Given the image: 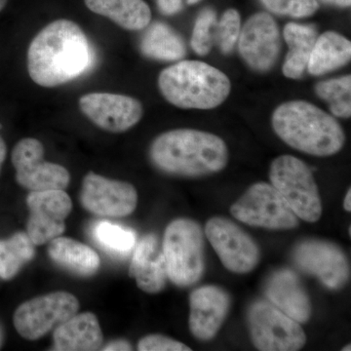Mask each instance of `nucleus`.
I'll return each mask as SVG.
<instances>
[{"label": "nucleus", "instance_id": "obj_1", "mask_svg": "<svg viewBox=\"0 0 351 351\" xmlns=\"http://www.w3.org/2000/svg\"><path fill=\"white\" fill-rule=\"evenodd\" d=\"M95 56L80 25L73 21L57 20L32 39L27 50V71L39 86L56 87L89 71Z\"/></svg>", "mask_w": 351, "mask_h": 351}, {"label": "nucleus", "instance_id": "obj_2", "mask_svg": "<svg viewBox=\"0 0 351 351\" xmlns=\"http://www.w3.org/2000/svg\"><path fill=\"white\" fill-rule=\"evenodd\" d=\"M149 157L156 167L167 174L201 177L225 169L228 149L223 138L195 129H176L152 142Z\"/></svg>", "mask_w": 351, "mask_h": 351}, {"label": "nucleus", "instance_id": "obj_3", "mask_svg": "<svg viewBox=\"0 0 351 351\" xmlns=\"http://www.w3.org/2000/svg\"><path fill=\"white\" fill-rule=\"evenodd\" d=\"M271 123L284 143L311 156H334L345 145L346 134L341 124L308 101L281 104L272 114Z\"/></svg>", "mask_w": 351, "mask_h": 351}, {"label": "nucleus", "instance_id": "obj_4", "mask_svg": "<svg viewBox=\"0 0 351 351\" xmlns=\"http://www.w3.org/2000/svg\"><path fill=\"white\" fill-rule=\"evenodd\" d=\"M161 94L173 106L186 110H212L230 96L232 83L223 71L200 61H182L161 71Z\"/></svg>", "mask_w": 351, "mask_h": 351}, {"label": "nucleus", "instance_id": "obj_5", "mask_svg": "<svg viewBox=\"0 0 351 351\" xmlns=\"http://www.w3.org/2000/svg\"><path fill=\"white\" fill-rule=\"evenodd\" d=\"M162 252L168 278L179 287L200 280L205 269L204 234L191 219H177L164 232Z\"/></svg>", "mask_w": 351, "mask_h": 351}, {"label": "nucleus", "instance_id": "obj_6", "mask_svg": "<svg viewBox=\"0 0 351 351\" xmlns=\"http://www.w3.org/2000/svg\"><path fill=\"white\" fill-rule=\"evenodd\" d=\"M269 179L298 218L308 223L319 221V191L311 168L304 161L292 156L277 157L270 165Z\"/></svg>", "mask_w": 351, "mask_h": 351}, {"label": "nucleus", "instance_id": "obj_7", "mask_svg": "<svg viewBox=\"0 0 351 351\" xmlns=\"http://www.w3.org/2000/svg\"><path fill=\"white\" fill-rule=\"evenodd\" d=\"M254 346L262 351H295L306 343L301 323L267 301L254 302L248 311Z\"/></svg>", "mask_w": 351, "mask_h": 351}, {"label": "nucleus", "instance_id": "obj_8", "mask_svg": "<svg viewBox=\"0 0 351 351\" xmlns=\"http://www.w3.org/2000/svg\"><path fill=\"white\" fill-rule=\"evenodd\" d=\"M235 219L267 230H292L299 226L288 203L271 184L257 182L230 207Z\"/></svg>", "mask_w": 351, "mask_h": 351}, {"label": "nucleus", "instance_id": "obj_9", "mask_svg": "<svg viewBox=\"0 0 351 351\" xmlns=\"http://www.w3.org/2000/svg\"><path fill=\"white\" fill-rule=\"evenodd\" d=\"M80 302L69 292H53L34 298L18 307L14 326L23 338L36 341L73 317Z\"/></svg>", "mask_w": 351, "mask_h": 351}, {"label": "nucleus", "instance_id": "obj_10", "mask_svg": "<svg viewBox=\"0 0 351 351\" xmlns=\"http://www.w3.org/2000/svg\"><path fill=\"white\" fill-rule=\"evenodd\" d=\"M292 258L298 269L316 277L330 290H339L350 280L348 258L338 245L332 242L304 240L295 245Z\"/></svg>", "mask_w": 351, "mask_h": 351}, {"label": "nucleus", "instance_id": "obj_11", "mask_svg": "<svg viewBox=\"0 0 351 351\" xmlns=\"http://www.w3.org/2000/svg\"><path fill=\"white\" fill-rule=\"evenodd\" d=\"M205 234L221 263L230 271L248 274L260 262L261 253L257 243L230 219L221 217L210 219L205 228Z\"/></svg>", "mask_w": 351, "mask_h": 351}, {"label": "nucleus", "instance_id": "obj_12", "mask_svg": "<svg viewBox=\"0 0 351 351\" xmlns=\"http://www.w3.org/2000/svg\"><path fill=\"white\" fill-rule=\"evenodd\" d=\"M12 163L18 184L31 191L64 189L71 181L66 168L44 160L43 145L36 138H23L15 145Z\"/></svg>", "mask_w": 351, "mask_h": 351}, {"label": "nucleus", "instance_id": "obj_13", "mask_svg": "<svg viewBox=\"0 0 351 351\" xmlns=\"http://www.w3.org/2000/svg\"><path fill=\"white\" fill-rule=\"evenodd\" d=\"M29 209L27 233L34 245L48 243L63 234L73 202L64 189L31 191L27 197Z\"/></svg>", "mask_w": 351, "mask_h": 351}, {"label": "nucleus", "instance_id": "obj_14", "mask_svg": "<svg viewBox=\"0 0 351 351\" xmlns=\"http://www.w3.org/2000/svg\"><path fill=\"white\" fill-rule=\"evenodd\" d=\"M80 202L90 213L120 218L135 211L138 193L129 182L107 179L90 172L83 179Z\"/></svg>", "mask_w": 351, "mask_h": 351}, {"label": "nucleus", "instance_id": "obj_15", "mask_svg": "<svg viewBox=\"0 0 351 351\" xmlns=\"http://www.w3.org/2000/svg\"><path fill=\"white\" fill-rule=\"evenodd\" d=\"M280 47L278 25L269 13L251 16L240 31L239 53L253 71L267 73L274 68Z\"/></svg>", "mask_w": 351, "mask_h": 351}, {"label": "nucleus", "instance_id": "obj_16", "mask_svg": "<svg viewBox=\"0 0 351 351\" xmlns=\"http://www.w3.org/2000/svg\"><path fill=\"white\" fill-rule=\"evenodd\" d=\"M83 114L95 125L112 133H122L138 123L144 114L142 103L133 97L90 93L80 98Z\"/></svg>", "mask_w": 351, "mask_h": 351}, {"label": "nucleus", "instance_id": "obj_17", "mask_svg": "<svg viewBox=\"0 0 351 351\" xmlns=\"http://www.w3.org/2000/svg\"><path fill=\"white\" fill-rule=\"evenodd\" d=\"M230 297L225 289L208 285L195 289L189 295V326L199 341H210L223 326L230 307Z\"/></svg>", "mask_w": 351, "mask_h": 351}, {"label": "nucleus", "instance_id": "obj_18", "mask_svg": "<svg viewBox=\"0 0 351 351\" xmlns=\"http://www.w3.org/2000/svg\"><path fill=\"white\" fill-rule=\"evenodd\" d=\"M129 276L147 294H156L165 287L168 278L165 258L162 247L154 233L145 235L136 244Z\"/></svg>", "mask_w": 351, "mask_h": 351}, {"label": "nucleus", "instance_id": "obj_19", "mask_svg": "<svg viewBox=\"0 0 351 351\" xmlns=\"http://www.w3.org/2000/svg\"><path fill=\"white\" fill-rule=\"evenodd\" d=\"M267 301L299 323L311 315V304L306 289L294 271L280 269L269 277L265 287Z\"/></svg>", "mask_w": 351, "mask_h": 351}, {"label": "nucleus", "instance_id": "obj_20", "mask_svg": "<svg viewBox=\"0 0 351 351\" xmlns=\"http://www.w3.org/2000/svg\"><path fill=\"white\" fill-rule=\"evenodd\" d=\"M54 348L58 351H93L103 346V332L96 315L91 313L75 314L55 328Z\"/></svg>", "mask_w": 351, "mask_h": 351}, {"label": "nucleus", "instance_id": "obj_21", "mask_svg": "<svg viewBox=\"0 0 351 351\" xmlns=\"http://www.w3.org/2000/svg\"><path fill=\"white\" fill-rule=\"evenodd\" d=\"M48 255L60 267L80 276H93L100 267V257L93 249L69 237L51 240Z\"/></svg>", "mask_w": 351, "mask_h": 351}, {"label": "nucleus", "instance_id": "obj_22", "mask_svg": "<svg viewBox=\"0 0 351 351\" xmlns=\"http://www.w3.org/2000/svg\"><path fill=\"white\" fill-rule=\"evenodd\" d=\"M92 12L107 17L128 31H141L149 25L152 12L144 0H84Z\"/></svg>", "mask_w": 351, "mask_h": 351}, {"label": "nucleus", "instance_id": "obj_23", "mask_svg": "<svg viewBox=\"0 0 351 351\" xmlns=\"http://www.w3.org/2000/svg\"><path fill=\"white\" fill-rule=\"evenodd\" d=\"M283 36L289 48L283 64V75L291 80H300L307 69L318 38L317 32L313 25L289 23L284 27Z\"/></svg>", "mask_w": 351, "mask_h": 351}, {"label": "nucleus", "instance_id": "obj_24", "mask_svg": "<svg viewBox=\"0 0 351 351\" xmlns=\"http://www.w3.org/2000/svg\"><path fill=\"white\" fill-rule=\"evenodd\" d=\"M351 59V43L336 32H326L316 39L307 71L319 76L346 66Z\"/></svg>", "mask_w": 351, "mask_h": 351}, {"label": "nucleus", "instance_id": "obj_25", "mask_svg": "<svg viewBox=\"0 0 351 351\" xmlns=\"http://www.w3.org/2000/svg\"><path fill=\"white\" fill-rule=\"evenodd\" d=\"M140 47L145 57L159 61H177L186 55V51L181 36L161 22L147 27L141 39Z\"/></svg>", "mask_w": 351, "mask_h": 351}, {"label": "nucleus", "instance_id": "obj_26", "mask_svg": "<svg viewBox=\"0 0 351 351\" xmlns=\"http://www.w3.org/2000/svg\"><path fill=\"white\" fill-rule=\"evenodd\" d=\"M92 237L103 250L117 258L128 257L137 244L135 230L108 221H97Z\"/></svg>", "mask_w": 351, "mask_h": 351}, {"label": "nucleus", "instance_id": "obj_27", "mask_svg": "<svg viewBox=\"0 0 351 351\" xmlns=\"http://www.w3.org/2000/svg\"><path fill=\"white\" fill-rule=\"evenodd\" d=\"M34 246L25 232L16 233L10 239L0 241V277L13 278L25 263L34 258Z\"/></svg>", "mask_w": 351, "mask_h": 351}, {"label": "nucleus", "instance_id": "obj_28", "mask_svg": "<svg viewBox=\"0 0 351 351\" xmlns=\"http://www.w3.org/2000/svg\"><path fill=\"white\" fill-rule=\"evenodd\" d=\"M315 93L326 101L332 114L339 119L351 117V76L332 78L318 82Z\"/></svg>", "mask_w": 351, "mask_h": 351}, {"label": "nucleus", "instance_id": "obj_29", "mask_svg": "<svg viewBox=\"0 0 351 351\" xmlns=\"http://www.w3.org/2000/svg\"><path fill=\"white\" fill-rule=\"evenodd\" d=\"M217 15L213 9L201 11L193 27L191 47L197 55L206 56L212 50L215 38Z\"/></svg>", "mask_w": 351, "mask_h": 351}, {"label": "nucleus", "instance_id": "obj_30", "mask_svg": "<svg viewBox=\"0 0 351 351\" xmlns=\"http://www.w3.org/2000/svg\"><path fill=\"white\" fill-rule=\"evenodd\" d=\"M240 15L235 9H228L215 27V39L219 50L223 54H228L239 41L240 31Z\"/></svg>", "mask_w": 351, "mask_h": 351}, {"label": "nucleus", "instance_id": "obj_31", "mask_svg": "<svg viewBox=\"0 0 351 351\" xmlns=\"http://www.w3.org/2000/svg\"><path fill=\"white\" fill-rule=\"evenodd\" d=\"M263 5L276 15L306 18L317 11V0H261Z\"/></svg>", "mask_w": 351, "mask_h": 351}, {"label": "nucleus", "instance_id": "obj_32", "mask_svg": "<svg viewBox=\"0 0 351 351\" xmlns=\"http://www.w3.org/2000/svg\"><path fill=\"white\" fill-rule=\"evenodd\" d=\"M140 351H191V348L162 335H149L138 341Z\"/></svg>", "mask_w": 351, "mask_h": 351}, {"label": "nucleus", "instance_id": "obj_33", "mask_svg": "<svg viewBox=\"0 0 351 351\" xmlns=\"http://www.w3.org/2000/svg\"><path fill=\"white\" fill-rule=\"evenodd\" d=\"M159 10L165 15H173L181 11L182 0H156Z\"/></svg>", "mask_w": 351, "mask_h": 351}, {"label": "nucleus", "instance_id": "obj_34", "mask_svg": "<svg viewBox=\"0 0 351 351\" xmlns=\"http://www.w3.org/2000/svg\"><path fill=\"white\" fill-rule=\"evenodd\" d=\"M103 350H132V346L124 339H117V341H112V343H110L105 348H103Z\"/></svg>", "mask_w": 351, "mask_h": 351}, {"label": "nucleus", "instance_id": "obj_35", "mask_svg": "<svg viewBox=\"0 0 351 351\" xmlns=\"http://www.w3.org/2000/svg\"><path fill=\"white\" fill-rule=\"evenodd\" d=\"M321 1L339 7H350L351 3V0H321Z\"/></svg>", "mask_w": 351, "mask_h": 351}, {"label": "nucleus", "instance_id": "obj_36", "mask_svg": "<svg viewBox=\"0 0 351 351\" xmlns=\"http://www.w3.org/2000/svg\"><path fill=\"white\" fill-rule=\"evenodd\" d=\"M6 152L5 142H4L3 138L0 135V170H1L2 164H3L4 160H5Z\"/></svg>", "mask_w": 351, "mask_h": 351}, {"label": "nucleus", "instance_id": "obj_37", "mask_svg": "<svg viewBox=\"0 0 351 351\" xmlns=\"http://www.w3.org/2000/svg\"><path fill=\"white\" fill-rule=\"evenodd\" d=\"M351 191L350 189H348V193H346L345 201H343V207H345L346 211L350 212L351 211Z\"/></svg>", "mask_w": 351, "mask_h": 351}, {"label": "nucleus", "instance_id": "obj_38", "mask_svg": "<svg viewBox=\"0 0 351 351\" xmlns=\"http://www.w3.org/2000/svg\"><path fill=\"white\" fill-rule=\"evenodd\" d=\"M7 3V0H0V11L5 7Z\"/></svg>", "mask_w": 351, "mask_h": 351}, {"label": "nucleus", "instance_id": "obj_39", "mask_svg": "<svg viewBox=\"0 0 351 351\" xmlns=\"http://www.w3.org/2000/svg\"><path fill=\"white\" fill-rule=\"evenodd\" d=\"M199 1H201V0H186V2H188L189 4H195Z\"/></svg>", "mask_w": 351, "mask_h": 351}, {"label": "nucleus", "instance_id": "obj_40", "mask_svg": "<svg viewBox=\"0 0 351 351\" xmlns=\"http://www.w3.org/2000/svg\"><path fill=\"white\" fill-rule=\"evenodd\" d=\"M343 351H350L351 350V348H350V345H348V346H346L345 348H343V350H341Z\"/></svg>", "mask_w": 351, "mask_h": 351}, {"label": "nucleus", "instance_id": "obj_41", "mask_svg": "<svg viewBox=\"0 0 351 351\" xmlns=\"http://www.w3.org/2000/svg\"><path fill=\"white\" fill-rule=\"evenodd\" d=\"M0 343H1V331H0Z\"/></svg>", "mask_w": 351, "mask_h": 351}]
</instances>
